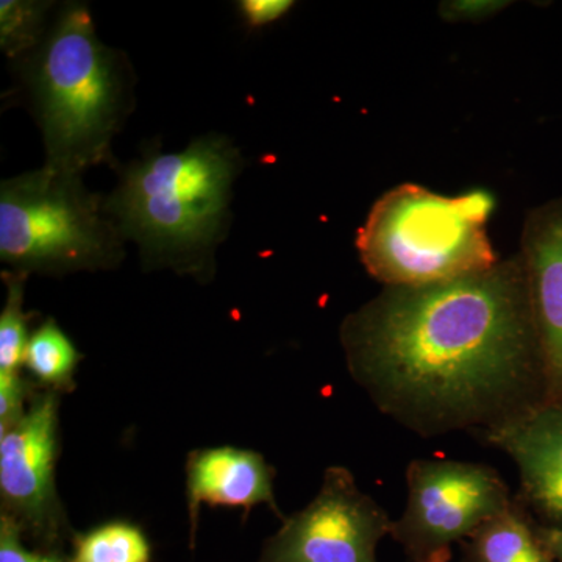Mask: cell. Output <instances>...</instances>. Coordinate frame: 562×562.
<instances>
[{"label":"cell","instance_id":"obj_1","mask_svg":"<svg viewBox=\"0 0 562 562\" xmlns=\"http://www.w3.org/2000/svg\"><path fill=\"white\" fill-rule=\"evenodd\" d=\"M341 344L376 408L420 436L482 432L547 403L519 251L460 279L384 288L342 321Z\"/></svg>","mask_w":562,"mask_h":562},{"label":"cell","instance_id":"obj_2","mask_svg":"<svg viewBox=\"0 0 562 562\" xmlns=\"http://www.w3.org/2000/svg\"><path fill=\"white\" fill-rule=\"evenodd\" d=\"M241 162L231 140L217 135L176 154L151 151L122 173L105 199L106 213L124 239L138 244L147 268L209 280Z\"/></svg>","mask_w":562,"mask_h":562},{"label":"cell","instance_id":"obj_3","mask_svg":"<svg viewBox=\"0 0 562 562\" xmlns=\"http://www.w3.org/2000/svg\"><path fill=\"white\" fill-rule=\"evenodd\" d=\"M29 85L46 166L81 176L111 161V143L131 110V68L99 40L87 7L61 11L33 54Z\"/></svg>","mask_w":562,"mask_h":562},{"label":"cell","instance_id":"obj_4","mask_svg":"<svg viewBox=\"0 0 562 562\" xmlns=\"http://www.w3.org/2000/svg\"><path fill=\"white\" fill-rule=\"evenodd\" d=\"M492 210L486 191L447 198L403 183L373 203L355 244L366 271L384 288L460 279L501 261L486 233Z\"/></svg>","mask_w":562,"mask_h":562},{"label":"cell","instance_id":"obj_5","mask_svg":"<svg viewBox=\"0 0 562 562\" xmlns=\"http://www.w3.org/2000/svg\"><path fill=\"white\" fill-rule=\"evenodd\" d=\"M124 236L80 176L44 165L0 188V260L25 273L111 269Z\"/></svg>","mask_w":562,"mask_h":562},{"label":"cell","instance_id":"obj_6","mask_svg":"<svg viewBox=\"0 0 562 562\" xmlns=\"http://www.w3.org/2000/svg\"><path fill=\"white\" fill-rule=\"evenodd\" d=\"M406 486L405 512L392 520L390 535L413 562H449L453 543L514 503L498 472L479 462L414 460Z\"/></svg>","mask_w":562,"mask_h":562},{"label":"cell","instance_id":"obj_7","mask_svg":"<svg viewBox=\"0 0 562 562\" xmlns=\"http://www.w3.org/2000/svg\"><path fill=\"white\" fill-rule=\"evenodd\" d=\"M60 394L40 390L16 424L0 431V514L40 549H65L76 531L57 490Z\"/></svg>","mask_w":562,"mask_h":562},{"label":"cell","instance_id":"obj_8","mask_svg":"<svg viewBox=\"0 0 562 562\" xmlns=\"http://www.w3.org/2000/svg\"><path fill=\"white\" fill-rule=\"evenodd\" d=\"M391 517L360 490L353 473L333 465L305 508L284 517L257 562H379L376 547Z\"/></svg>","mask_w":562,"mask_h":562},{"label":"cell","instance_id":"obj_9","mask_svg":"<svg viewBox=\"0 0 562 562\" xmlns=\"http://www.w3.org/2000/svg\"><path fill=\"white\" fill-rule=\"evenodd\" d=\"M519 254L541 347L547 403L562 405V198L527 214Z\"/></svg>","mask_w":562,"mask_h":562},{"label":"cell","instance_id":"obj_10","mask_svg":"<svg viewBox=\"0 0 562 562\" xmlns=\"http://www.w3.org/2000/svg\"><path fill=\"white\" fill-rule=\"evenodd\" d=\"M480 435L516 462L522 487L517 501L542 525L562 527V405L543 403Z\"/></svg>","mask_w":562,"mask_h":562},{"label":"cell","instance_id":"obj_11","mask_svg":"<svg viewBox=\"0 0 562 562\" xmlns=\"http://www.w3.org/2000/svg\"><path fill=\"white\" fill-rule=\"evenodd\" d=\"M276 471L261 453L236 447L194 450L187 461V501L191 524V547L195 543L199 514L203 503L250 512L268 505L279 519L273 492Z\"/></svg>","mask_w":562,"mask_h":562},{"label":"cell","instance_id":"obj_12","mask_svg":"<svg viewBox=\"0 0 562 562\" xmlns=\"http://www.w3.org/2000/svg\"><path fill=\"white\" fill-rule=\"evenodd\" d=\"M468 562H554L528 509L514 498L505 513L482 525L465 542Z\"/></svg>","mask_w":562,"mask_h":562},{"label":"cell","instance_id":"obj_13","mask_svg":"<svg viewBox=\"0 0 562 562\" xmlns=\"http://www.w3.org/2000/svg\"><path fill=\"white\" fill-rule=\"evenodd\" d=\"M80 361V351L50 317L31 333L24 369L41 390L60 395L76 390V371Z\"/></svg>","mask_w":562,"mask_h":562},{"label":"cell","instance_id":"obj_14","mask_svg":"<svg viewBox=\"0 0 562 562\" xmlns=\"http://www.w3.org/2000/svg\"><path fill=\"white\" fill-rule=\"evenodd\" d=\"M72 562H150V543L140 528L125 520L99 525L72 539Z\"/></svg>","mask_w":562,"mask_h":562},{"label":"cell","instance_id":"obj_15","mask_svg":"<svg viewBox=\"0 0 562 562\" xmlns=\"http://www.w3.org/2000/svg\"><path fill=\"white\" fill-rule=\"evenodd\" d=\"M29 273L2 272L7 288L5 305L0 314V375H16L24 369L29 322L33 314L24 312V290Z\"/></svg>","mask_w":562,"mask_h":562},{"label":"cell","instance_id":"obj_16","mask_svg":"<svg viewBox=\"0 0 562 562\" xmlns=\"http://www.w3.org/2000/svg\"><path fill=\"white\" fill-rule=\"evenodd\" d=\"M52 3L35 0H2L0 2V47L9 58L27 57L38 50Z\"/></svg>","mask_w":562,"mask_h":562},{"label":"cell","instance_id":"obj_17","mask_svg":"<svg viewBox=\"0 0 562 562\" xmlns=\"http://www.w3.org/2000/svg\"><path fill=\"white\" fill-rule=\"evenodd\" d=\"M0 562H72L65 549H29L20 525L0 514Z\"/></svg>","mask_w":562,"mask_h":562},{"label":"cell","instance_id":"obj_18","mask_svg":"<svg viewBox=\"0 0 562 562\" xmlns=\"http://www.w3.org/2000/svg\"><path fill=\"white\" fill-rule=\"evenodd\" d=\"M40 390L38 384L24 373L0 375V431L7 430L24 416Z\"/></svg>","mask_w":562,"mask_h":562},{"label":"cell","instance_id":"obj_19","mask_svg":"<svg viewBox=\"0 0 562 562\" xmlns=\"http://www.w3.org/2000/svg\"><path fill=\"white\" fill-rule=\"evenodd\" d=\"M512 2L506 0H453L439 5V14L446 22H483L501 13Z\"/></svg>","mask_w":562,"mask_h":562},{"label":"cell","instance_id":"obj_20","mask_svg":"<svg viewBox=\"0 0 562 562\" xmlns=\"http://www.w3.org/2000/svg\"><path fill=\"white\" fill-rule=\"evenodd\" d=\"M294 7L291 0H243L239 2L243 20L251 29L262 27L280 20Z\"/></svg>","mask_w":562,"mask_h":562},{"label":"cell","instance_id":"obj_21","mask_svg":"<svg viewBox=\"0 0 562 562\" xmlns=\"http://www.w3.org/2000/svg\"><path fill=\"white\" fill-rule=\"evenodd\" d=\"M539 536H541L543 546L552 554L554 562H562V527H549V525H539Z\"/></svg>","mask_w":562,"mask_h":562}]
</instances>
